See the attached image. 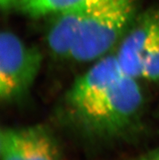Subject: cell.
I'll use <instances>...</instances> for the list:
<instances>
[{"label":"cell","instance_id":"6da1fadb","mask_svg":"<svg viewBox=\"0 0 159 160\" xmlns=\"http://www.w3.org/2000/svg\"><path fill=\"white\" fill-rule=\"evenodd\" d=\"M137 79L124 75L108 55L76 80L64 98L67 120L92 139L119 140L141 124L144 96Z\"/></svg>","mask_w":159,"mask_h":160},{"label":"cell","instance_id":"7a4b0ae2","mask_svg":"<svg viewBox=\"0 0 159 160\" xmlns=\"http://www.w3.org/2000/svg\"><path fill=\"white\" fill-rule=\"evenodd\" d=\"M137 0H89L70 59L87 63L107 56L137 19Z\"/></svg>","mask_w":159,"mask_h":160},{"label":"cell","instance_id":"3957f363","mask_svg":"<svg viewBox=\"0 0 159 160\" xmlns=\"http://www.w3.org/2000/svg\"><path fill=\"white\" fill-rule=\"evenodd\" d=\"M43 55L37 47L16 33L2 31L0 37V98L12 103L29 93L40 73Z\"/></svg>","mask_w":159,"mask_h":160},{"label":"cell","instance_id":"277c9868","mask_svg":"<svg viewBox=\"0 0 159 160\" xmlns=\"http://www.w3.org/2000/svg\"><path fill=\"white\" fill-rule=\"evenodd\" d=\"M0 154L1 160H59L52 134L41 125L2 129Z\"/></svg>","mask_w":159,"mask_h":160},{"label":"cell","instance_id":"5b68a950","mask_svg":"<svg viewBox=\"0 0 159 160\" xmlns=\"http://www.w3.org/2000/svg\"><path fill=\"white\" fill-rule=\"evenodd\" d=\"M157 12V11L149 12L137 16L120 41L115 56L119 68L124 75L135 79L141 77L144 49Z\"/></svg>","mask_w":159,"mask_h":160},{"label":"cell","instance_id":"8992f818","mask_svg":"<svg viewBox=\"0 0 159 160\" xmlns=\"http://www.w3.org/2000/svg\"><path fill=\"white\" fill-rule=\"evenodd\" d=\"M88 1L53 14L47 30V42L49 51L54 58L70 59L85 15Z\"/></svg>","mask_w":159,"mask_h":160},{"label":"cell","instance_id":"52a82bcc","mask_svg":"<svg viewBox=\"0 0 159 160\" xmlns=\"http://www.w3.org/2000/svg\"><path fill=\"white\" fill-rule=\"evenodd\" d=\"M141 77L150 81H159V12L154 20L145 43L142 58Z\"/></svg>","mask_w":159,"mask_h":160},{"label":"cell","instance_id":"ba28073f","mask_svg":"<svg viewBox=\"0 0 159 160\" xmlns=\"http://www.w3.org/2000/svg\"><path fill=\"white\" fill-rule=\"evenodd\" d=\"M87 0H21L20 9L31 17H42L81 4Z\"/></svg>","mask_w":159,"mask_h":160},{"label":"cell","instance_id":"9c48e42d","mask_svg":"<svg viewBox=\"0 0 159 160\" xmlns=\"http://www.w3.org/2000/svg\"><path fill=\"white\" fill-rule=\"evenodd\" d=\"M140 160H159V150L149 153Z\"/></svg>","mask_w":159,"mask_h":160},{"label":"cell","instance_id":"30bf717a","mask_svg":"<svg viewBox=\"0 0 159 160\" xmlns=\"http://www.w3.org/2000/svg\"><path fill=\"white\" fill-rule=\"evenodd\" d=\"M16 0H0V4L2 9H8Z\"/></svg>","mask_w":159,"mask_h":160}]
</instances>
